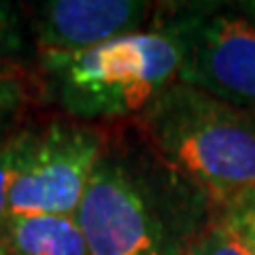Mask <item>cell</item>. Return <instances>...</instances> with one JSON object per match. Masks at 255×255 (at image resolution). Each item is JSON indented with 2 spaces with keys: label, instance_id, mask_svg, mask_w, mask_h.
Segmentation results:
<instances>
[{
  "label": "cell",
  "instance_id": "6da1fadb",
  "mask_svg": "<svg viewBox=\"0 0 255 255\" xmlns=\"http://www.w3.org/2000/svg\"><path fill=\"white\" fill-rule=\"evenodd\" d=\"M215 209L136 124L109 126L75 219L90 255H191Z\"/></svg>",
  "mask_w": 255,
  "mask_h": 255
},
{
  "label": "cell",
  "instance_id": "7a4b0ae2",
  "mask_svg": "<svg viewBox=\"0 0 255 255\" xmlns=\"http://www.w3.org/2000/svg\"><path fill=\"white\" fill-rule=\"evenodd\" d=\"M38 94L64 117L113 126L138 119L168 87L179 83L181 45L155 26L83 51H38Z\"/></svg>",
  "mask_w": 255,
  "mask_h": 255
},
{
  "label": "cell",
  "instance_id": "3957f363",
  "mask_svg": "<svg viewBox=\"0 0 255 255\" xmlns=\"http://www.w3.org/2000/svg\"><path fill=\"white\" fill-rule=\"evenodd\" d=\"M134 124L215 211L255 191V111L174 83Z\"/></svg>",
  "mask_w": 255,
  "mask_h": 255
},
{
  "label": "cell",
  "instance_id": "277c9868",
  "mask_svg": "<svg viewBox=\"0 0 255 255\" xmlns=\"http://www.w3.org/2000/svg\"><path fill=\"white\" fill-rule=\"evenodd\" d=\"M181 45L179 83L255 111V15L241 2H159Z\"/></svg>",
  "mask_w": 255,
  "mask_h": 255
},
{
  "label": "cell",
  "instance_id": "5b68a950",
  "mask_svg": "<svg viewBox=\"0 0 255 255\" xmlns=\"http://www.w3.org/2000/svg\"><path fill=\"white\" fill-rule=\"evenodd\" d=\"M107 138L109 126L68 117L32 126L11 194V217H75Z\"/></svg>",
  "mask_w": 255,
  "mask_h": 255
},
{
  "label": "cell",
  "instance_id": "8992f818",
  "mask_svg": "<svg viewBox=\"0 0 255 255\" xmlns=\"http://www.w3.org/2000/svg\"><path fill=\"white\" fill-rule=\"evenodd\" d=\"M34 49L83 51L155 28L159 2L149 0H45L28 9Z\"/></svg>",
  "mask_w": 255,
  "mask_h": 255
},
{
  "label": "cell",
  "instance_id": "52a82bcc",
  "mask_svg": "<svg viewBox=\"0 0 255 255\" xmlns=\"http://www.w3.org/2000/svg\"><path fill=\"white\" fill-rule=\"evenodd\" d=\"M0 241L6 255H90L75 217H11Z\"/></svg>",
  "mask_w": 255,
  "mask_h": 255
},
{
  "label": "cell",
  "instance_id": "ba28073f",
  "mask_svg": "<svg viewBox=\"0 0 255 255\" xmlns=\"http://www.w3.org/2000/svg\"><path fill=\"white\" fill-rule=\"evenodd\" d=\"M30 136L32 126H26L0 138V234L11 219V194L26 157Z\"/></svg>",
  "mask_w": 255,
  "mask_h": 255
},
{
  "label": "cell",
  "instance_id": "9c48e42d",
  "mask_svg": "<svg viewBox=\"0 0 255 255\" xmlns=\"http://www.w3.org/2000/svg\"><path fill=\"white\" fill-rule=\"evenodd\" d=\"M36 55L28 13L19 4L0 2V62L19 64Z\"/></svg>",
  "mask_w": 255,
  "mask_h": 255
},
{
  "label": "cell",
  "instance_id": "30bf717a",
  "mask_svg": "<svg viewBox=\"0 0 255 255\" xmlns=\"http://www.w3.org/2000/svg\"><path fill=\"white\" fill-rule=\"evenodd\" d=\"M30 79L19 64L0 62V138L17 122L21 111L30 102Z\"/></svg>",
  "mask_w": 255,
  "mask_h": 255
},
{
  "label": "cell",
  "instance_id": "8fae6325",
  "mask_svg": "<svg viewBox=\"0 0 255 255\" xmlns=\"http://www.w3.org/2000/svg\"><path fill=\"white\" fill-rule=\"evenodd\" d=\"M215 219L232 232L249 255H255V191L215 211Z\"/></svg>",
  "mask_w": 255,
  "mask_h": 255
},
{
  "label": "cell",
  "instance_id": "7c38bea8",
  "mask_svg": "<svg viewBox=\"0 0 255 255\" xmlns=\"http://www.w3.org/2000/svg\"><path fill=\"white\" fill-rule=\"evenodd\" d=\"M191 255H249V251L221 221L213 217L211 226L204 230Z\"/></svg>",
  "mask_w": 255,
  "mask_h": 255
},
{
  "label": "cell",
  "instance_id": "4fadbf2b",
  "mask_svg": "<svg viewBox=\"0 0 255 255\" xmlns=\"http://www.w3.org/2000/svg\"><path fill=\"white\" fill-rule=\"evenodd\" d=\"M241 4L245 6L247 11H251V13L255 15V0H241Z\"/></svg>",
  "mask_w": 255,
  "mask_h": 255
},
{
  "label": "cell",
  "instance_id": "5bb4252c",
  "mask_svg": "<svg viewBox=\"0 0 255 255\" xmlns=\"http://www.w3.org/2000/svg\"><path fill=\"white\" fill-rule=\"evenodd\" d=\"M0 255H6L4 253V247H2V241H0Z\"/></svg>",
  "mask_w": 255,
  "mask_h": 255
}]
</instances>
